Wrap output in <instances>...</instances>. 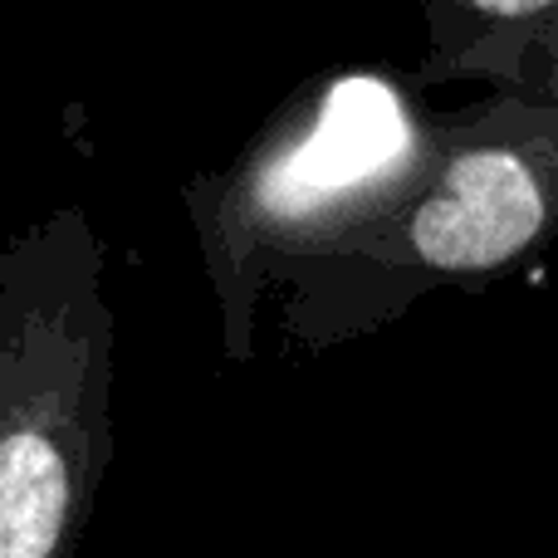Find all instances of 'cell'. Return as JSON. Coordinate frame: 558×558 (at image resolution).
I'll return each mask as SVG.
<instances>
[{
  "mask_svg": "<svg viewBox=\"0 0 558 558\" xmlns=\"http://www.w3.org/2000/svg\"><path fill=\"white\" fill-rule=\"evenodd\" d=\"M558 235V49L530 88L451 113L422 192L275 284L284 348L328 353L432 289H481Z\"/></svg>",
  "mask_w": 558,
  "mask_h": 558,
  "instance_id": "2",
  "label": "cell"
},
{
  "mask_svg": "<svg viewBox=\"0 0 558 558\" xmlns=\"http://www.w3.org/2000/svg\"><path fill=\"white\" fill-rule=\"evenodd\" d=\"M451 113H422L383 69L308 74L221 172H196L182 202L196 226L231 363H251L260 304L289 265L367 231L422 192Z\"/></svg>",
  "mask_w": 558,
  "mask_h": 558,
  "instance_id": "1",
  "label": "cell"
},
{
  "mask_svg": "<svg viewBox=\"0 0 558 558\" xmlns=\"http://www.w3.org/2000/svg\"><path fill=\"white\" fill-rule=\"evenodd\" d=\"M426 59L422 78L456 84L485 78L495 94L530 88L558 49V0H436L422 10Z\"/></svg>",
  "mask_w": 558,
  "mask_h": 558,
  "instance_id": "4",
  "label": "cell"
},
{
  "mask_svg": "<svg viewBox=\"0 0 558 558\" xmlns=\"http://www.w3.org/2000/svg\"><path fill=\"white\" fill-rule=\"evenodd\" d=\"M104 270L78 202L0 251V558H78L113 471L118 308Z\"/></svg>",
  "mask_w": 558,
  "mask_h": 558,
  "instance_id": "3",
  "label": "cell"
}]
</instances>
